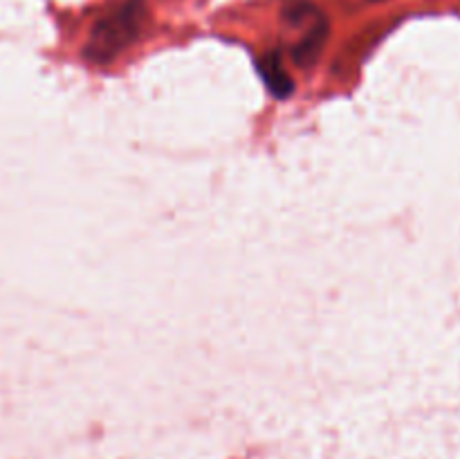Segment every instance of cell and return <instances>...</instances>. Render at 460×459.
<instances>
[{"label":"cell","mask_w":460,"mask_h":459,"mask_svg":"<svg viewBox=\"0 0 460 459\" xmlns=\"http://www.w3.org/2000/svg\"><path fill=\"white\" fill-rule=\"evenodd\" d=\"M314 14H317V9H314L310 3H305V0H299V3H292L290 7L283 9V18H286L288 22H292V25H301V22H304L305 18L314 16Z\"/></svg>","instance_id":"4"},{"label":"cell","mask_w":460,"mask_h":459,"mask_svg":"<svg viewBox=\"0 0 460 459\" xmlns=\"http://www.w3.org/2000/svg\"><path fill=\"white\" fill-rule=\"evenodd\" d=\"M144 21V0H124L117 9L102 16L90 32L84 54L93 63H108L124 52L139 34Z\"/></svg>","instance_id":"1"},{"label":"cell","mask_w":460,"mask_h":459,"mask_svg":"<svg viewBox=\"0 0 460 459\" xmlns=\"http://www.w3.org/2000/svg\"><path fill=\"white\" fill-rule=\"evenodd\" d=\"M326 39H328V22L322 14H317L313 25H310V30L305 32L304 39L296 43L295 52H292L296 66L305 68V70L313 68L314 63L319 61V57H322V50L323 45H326Z\"/></svg>","instance_id":"2"},{"label":"cell","mask_w":460,"mask_h":459,"mask_svg":"<svg viewBox=\"0 0 460 459\" xmlns=\"http://www.w3.org/2000/svg\"><path fill=\"white\" fill-rule=\"evenodd\" d=\"M259 70L265 86H268L270 93H272L274 97H290V93L295 90V84H292V76L288 75V70L283 68L279 54H265L263 61H259Z\"/></svg>","instance_id":"3"}]
</instances>
